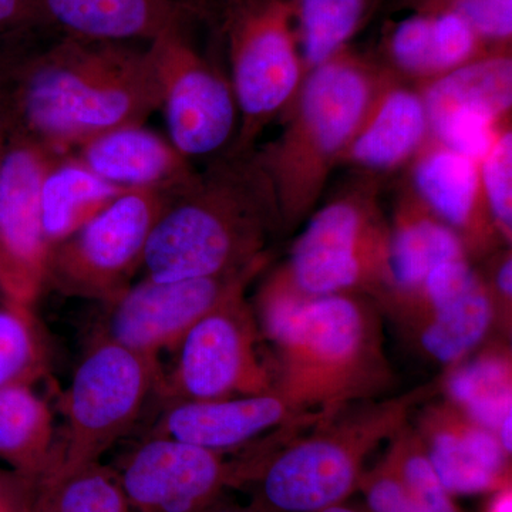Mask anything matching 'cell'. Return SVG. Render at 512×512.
Returning <instances> with one entry per match:
<instances>
[{
	"instance_id": "1",
	"label": "cell",
	"mask_w": 512,
	"mask_h": 512,
	"mask_svg": "<svg viewBox=\"0 0 512 512\" xmlns=\"http://www.w3.org/2000/svg\"><path fill=\"white\" fill-rule=\"evenodd\" d=\"M56 35V33H53ZM26 37L0 64V114L8 134L66 156L114 128L161 109L150 45L57 33Z\"/></svg>"
},
{
	"instance_id": "2",
	"label": "cell",
	"mask_w": 512,
	"mask_h": 512,
	"mask_svg": "<svg viewBox=\"0 0 512 512\" xmlns=\"http://www.w3.org/2000/svg\"><path fill=\"white\" fill-rule=\"evenodd\" d=\"M281 227L255 150H228L171 190L144 252V278L171 282L264 269Z\"/></svg>"
},
{
	"instance_id": "3",
	"label": "cell",
	"mask_w": 512,
	"mask_h": 512,
	"mask_svg": "<svg viewBox=\"0 0 512 512\" xmlns=\"http://www.w3.org/2000/svg\"><path fill=\"white\" fill-rule=\"evenodd\" d=\"M387 67L346 47L303 77L282 111V130L256 151L274 191L281 227L295 229L320 198L355 137Z\"/></svg>"
},
{
	"instance_id": "4",
	"label": "cell",
	"mask_w": 512,
	"mask_h": 512,
	"mask_svg": "<svg viewBox=\"0 0 512 512\" xmlns=\"http://www.w3.org/2000/svg\"><path fill=\"white\" fill-rule=\"evenodd\" d=\"M269 345L275 390L303 413L335 416L392 382L382 320L367 296L309 298Z\"/></svg>"
},
{
	"instance_id": "5",
	"label": "cell",
	"mask_w": 512,
	"mask_h": 512,
	"mask_svg": "<svg viewBox=\"0 0 512 512\" xmlns=\"http://www.w3.org/2000/svg\"><path fill=\"white\" fill-rule=\"evenodd\" d=\"M376 177L339 191L306 220L282 266L309 298L370 296L382 303L390 289V225L380 204Z\"/></svg>"
},
{
	"instance_id": "6",
	"label": "cell",
	"mask_w": 512,
	"mask_h": 512,
	"mask_svg": "<svg viewBox=\"0 0 512 512\" xmlns=\"http://www.w3.org/2000/svg\"><path fill=\"white\" fill-rule=\"evenodd\" d=\"M434 394L431 384L394 399L345 410L319 421L269 463L266 501L286 512H319L339 503L355 483L360 458L407 426L414 407Z\"/></svg>"
},
{
	"instance_id": "7",
	"label": "cell",
	"mask_w": 512,
	"mask_h": 512,
	"mask_svg": "<svg viewBox=\"0 0 512 512\" xmlns=\"http://www.w3.org/2000/svg\"><path fill=\"white\" fill-rule=\"evenodd\" d=\"M227 36L238 130L229 150H255L305 77L292 0H217Z\"/></svg>"
},
{
	"instance_id": "8",
	"label": "cell",
	"mask_w": 512,
	"mask_h": 512,
	"mask_svg": "<svg viewBox=\"0 0 512 512\" xmlns=\"http://www.w3.org/2000/svg\"><path fill=\"white\" fill-rule=\"evenodd\" d=\"M163 384L158 357L97 338L63 394L57 473L100 463L136 427L151 399L161 397Z\"/></svg>"
},
{
	"instance_id": "9",
	"label": "cell",
	"mask_w": 512,
	"mask_h": 512,
	"mask_svg": "<svg viewBox=\"0 0 512 512\" xmlns=\"http://www.w3.org/2000/svg\"><path fill=\"white\" fill-rule=\"evenodd\" d=\"M171 191L127 190L72 235L49 248L45 286L110 302L143 266L148 238Z\"/></svg>"
},
{
	"instance_id": "10",
	"label": "cell",
	"mask_w": 512,
	"mask_h": 512,
	"mask_svg": "<svg viewBox=\"0 0 512 512\" xmlns=\"http://www.w3.org/2000/svg\"><path fill=\"white\" fill-rule=\"evenodd\" d=\"M261 342L245 291L234 293L181 339L173 370L164 375L161 399L215 400L275 390L274 366Z\"/></svg>"
},
{
	"instance_id": "11",
	"label": "cell",
	"mask_w": 512,
	"mask_h": 512,
	"mask_svg": "<svg viewBox=\"0 0 512 512\" xmlns=\"http://www.w3.org/2000/svg\"><path fill=\"white\" fill-rule=\"evenodd\" d=\"M184 26L148 45L160 80L168 140L192 163L227 151L237 136L239 116L229 77L192 45Z\"/></svg>"
},
{
	"instance_id": "12",
	"label": "cell",
	"mask_w": 512,
	"mask_h": 512,
	"mask_svg": "<svg viewBox=\"0 0 512 512\" xmlns=\"http://www.w3.org/2000/svg\"><path fill=\"white\" fill-rule=\"evenodd\" d=\"M29 138L8 134L0 157V295L33 306L46 278L49 248L40 191L57 158Z\"/></svg>"
},
{
	"instance_id": "13",
	"label": "cell",
	"mask_w": 512,
	"mask_h": 512,
	"mask_svg": "<svg viewBox=\"0 0 512 512\" xmlns=\"http://www.w3.org/2000/svg\"><path fill=\"white\" fill-rule=\"evenodd\" d=\"M261 271L171 282L144 278L106 303L103 328L97 338L148 356L174 352L202 316L234 293L245 291Z\"/></svg>"
},
{
	"instance_id": "14",
	"label": "cell",
	"mask_w": 512,
	"mask_h": 512,
	"mask_svg": "<svg viewBox=\"0 0 512 512\" xmlns=\"http://www.w3.org/2000/svg\"><path fill=\"white\" fill-rule=\"evenodd\" d=\"M113 471L130 512H202L227 476L221 453L156 434Z\"/></svg>"
},
{
	"instance_id": "15",
	"label": "cell",
	"mask_w": 512,
	"mask_h": 512,
	"mask_svg": "<svg viewBox=\"0 0 512 512\" xmlns=\"http://www.w3.org/2000/svg\"><path fill=\"white\" fill-rule=\"evenodd\" d=\"M326 419L329 417L295 409L282 394L271 390L225 399L165 402L160 419L148 434L224 453L271 431L313 426Z\"/></svg>"
},
{
	"instance_id": "16",
	"label": "cell",
	"mask_w": 512,
	"mask_h": 512,
	"mask_svg": "<svg viewBox=\"0 0 512 512\" xmlns=\"http://www.w3.org/2000/svg\"><path fill=\"white\" fill-rule=\"evenodd\" d=\"M407 183L456 232L471 261L507 247L491 217L473 158L430 136L409 165Z\"/></svg>"
},
{
	"instance_id": "17",
	"label": "cell",
	"mask_w": 512,
	"mask_h": 512,
	"mask_svg": "<svg viewBox=\"0 0 512 512\" xmlns=\"http://www.w3.org/2000/svg\"><path fill=\"white\" fill-rule=\"evenodd\" d=\"M430 136L420 87L387 69L340 164L370 177L394 173L409 167Z\"/></svg>"
},
{
	"instance_id": "18",
	"label": "cell",
	"mask_w": 512,
	"mask_h": 512,
	"mask_svg": "<svg viewBox=\"0 0 512 512\" xmlns=\"http://www.w3.org/2000/svg\"><path fill=\"white\" fill-rule=\"evenodd\" d=\"M74 151L94 174L124 190L171 191L195 173L191 161L168 138L144 124L106 131Z\"/></svg>"
},
{
	"instance_id": "19",
	"label": "cell",
	"mask_w": 512,
	"mask_h": 512,
	"mask_svg": "<svg viewBox=\"0 0 512 512\" xmlns=\"http://www.w3.org/2000/svg\"><path fill=\"white\" fill-rule=\"evenodd\" d=\"M421 419L426 456L448 493L476 494L493 487L507 453L493 431L477 426L448 402Z\"/></svg>"
},
{
	"instance_id": "20",
	"label": "cell",
	"mask_w": 512,
	"mask_h": 512,
	"mask_svg": "<svg viewBox=\"0 0 512 512\" xmlns=\"http://www.w3.org/2000/svg\"><path fill=\"white\" fill-rule=\"evenodd\" d=\"M389 225L390 289L382 302L386 308L417 291L437 265L468 258L460 237L421 201L407 181L397 194Z\"/></svg>"
},
{
	"instance_id": "21",
	"label": "cell",
	"mask_w": 512,
	"mask_h": 512,
	"mask_svg": "<svg viewBox=\"0 0 512 512\" xmlns=\"http://www.w3.org/2000/svg\"><path fill=\"white\" fill-rule=\"evenodd\" d=\"M64 35L109 42H153L184 26L192 8L181 0H43Z\"/></svg>"
},
{
	"instance_id": "22",
	"label": "cell",
	"mask_w": 512,
	"mask_h": 512,
	"mask_svg": "<svg viewBox=\"0 0 512 512\" xmlns=\"http://www.w3.org/2000/svg\"><path fill=\"white\" fill-rule=\"evenodd\" d=\"M399 319L410 329L421 352L447 369L476 352L497 323L480 272L477 281L463 292L419 306Z\"/></svg>"
},
{
	"instance_id": "23",
	"label": "cell",
	"mask_w": 512,
	"mask_h": 512,
	"mask_svg": "<svg viewBox=\"0 0 512 512\" xmlns=\"http://www.w3.org/2000/svg\"><path fill=\"white\" fill-rule=\"evenodd\" d=\"M0 463L37 481H45L59 470L55 417L35 384L0 390Z\"/></svg>"
},
{
	"instance_id": "24",
	"label": "cell",
	"mask_w": 512,
	"mask_h": 512,
	"mask_svg": "<svg viewBox=\"0 0 512 512\" xmlns=\"http://www.w3.org/2000/svg\"><path fill=\"white\" fill-rule=\"evenodd\" d=\"M429 121L447 113L511 119V49L487 55L420 86Z\"/></svg>"
},
{
	"instance_id": "25",
	"label": "cell",
	"mask_w": 512,
	"mask_h": 512,
	"mask_svg": "<svg viewBox=\"0 0 512 512\" xmlns=\"http://www.w3.org/2000/svg\"><path fill=\"white\" fill-rule=\"evenodd\" d=\"M126 191L104 181L72 154L57 158L40 191L47 248L72 235Z\"/></svg>"
},
{
	"instance_id": "26",
	"label": "cell",
	"mask_w": 512,
	"mask_h": 512,
	"mask_svg": "<svg viewBox=\"0 0 512 512\" xmlns=\"http://www.w3.org/2000/svg\"><path fill=\"white\" fill-rule=\"evenodd\" d=\"M447 370L446 379L440 384L447 402L497 436L501 421L512 413L510 350L490 346Z\"/></svg>"
},
{
	"instance_id": "27",
	"label": "cell",
	"mask_w": 512,
	"mask_h": 512,
	"mask_svg": "<svg viewBox=\"0 0 512 512\" xmlns=\"http://www.w3.org/2000/svg\"><path fill=\"white\" fill-rule=\"evenodd\" d=\"M379 3L380 0H292L306 73L349 47Z\"/></svg>"
},
{
	"instance_id": "28",
	"label": "cell",
	"mask_w": 512,
	"mask_h": 512,
	"mask_svg": "<svg viewBox=\"0 0 512 512\" xmlns=\"http://www.w3.org/2000/svg\"><path fill=\"white\" fill-rule=\"evenodd\" d=\"M36 512H130L116 474L101 463L42 481Z\"/></svg>"
},
{
	"instance_id": "29",
	"label": "cell",
	"mask_w": 512,
	"mask_h": 512,
	"mask_svg": "<svg viewBox=\"0 0 512 512\" xmlns=\"http://www.w3.org/2000/svg\"><path fill=\"white\" fill-rule=\"evenodd\" d=\"M47 370V349L32 306L0 301V390L36 384Z\"/></svg>"
},
{
	"instance_id": "30",
	"label": "cell",
	"mask_w": 512,
	"mask_h": 512,
	"mask_svg": "<svg viewBox=\"0 0 512 512\" xmlns=\"http://www.w3.org/2000/svg\"><path fill=\"white\" fill-rule=\"evenodd\" d=\"M383 49L384 66L406 82L420 87L443 76L429 9L417 8L413 15L392 23L384 33Z\"/></svg>"
},
{
	"instance_id": "31",
	"label": "cell",
	"mask_w": 512,
	"mask_h": 512,
	"mask_svg": "<svg viewBox=\"0 0 512 512\" xmlns=\"http://www.w3.org/2000/svg\"><path fill=\"white\" fill-rule=\"evenodd\" d=\"M481 184L495 227L505 244L512 237V128L501 131L493 147L481 158Z\"/></svg>"
},
{
	"instance_id": "32",
	"label": "cell",
	"mask_w": 512,
	"mask_h": 512,
	"mask_svg": "<svg viewBox=\"0 0 512 512\" xmlns=\"http://www.w3.org/2000/svg\"><path fill=\"white\" fill-rule=\"evenodd\" d=\"M397 444L403 451L402 481L412 501L413 512H456L448 491L434 473L426 451L421 450L420 436L409 424L400 431ZM397 439V436H396Z\"/></svg>"
},
{
	"instance_id": "33",
	"label": "cell",
	"mask_w": 512,
	"mask_h": 512,
	"mask_svg": "<svg viewBox=\"0 0 512 512\" xmlns=\"http://www.w3.org/2000/svg\"><path fill=\"white\" fill-rule=\"evenodd\" d=\"M417 6L454 10L493 50L511 49L512 0H420Z\"/></svg>"
},
{
	"instance_id": "34",
	"label": "cell",
	"mask_w": 512,
	"mask_h": 512,
	"mask_svg": "<svg viewBox=\"0 0 512 512\" xmlns=\"http://www.w3.org/2000/svg\"><path fill=\"white\" fill-rule=\"evenodd\" d=\"M57 32L43 0H0V39Z\"/></svg>"
},
{
	"instance_id": "35",
	"label": "cell",
	"mask_w": 512,
	"mask_h": 512,
	"mask_svg": "<svg viewBox=\"0 0 512 512\" xmlns=\"http://www.w3.org/2000/svg\"><path fill=\"white\" fill-rule=\"evenodd\" d=\"M487 265L480 272L491 301L494 303L497 323L510 332L512 306V255L510 247L497 249L488 255Z\"/></svg>"
},
{
	"instance_id": "36",
	"label": "cell",
	"mask_w": 512,
	"mask_h": 512,
	"mask_svg": "<svg viewBox=\"0 0 512 512\" xmlns=\"http://www.w3.org/2000/svg\"><path fill=\"white\" fill-rule=\"evenodd\" d=\"M42 481L0 467V512H36Z\"/></svg>"
},
{
	"instance_id": "37",
	"label": "cell",
	"mask_w": 512,
	"mask_h": 512,
	"mask_svg": "<svg viewBox=\"0 0 512 512\" xmlns=\"http://www.w3.org/2000/svg\"><path fill=\"white\" fill-rule=\"evenodd\" d=\"M373 512H413L412 501L402 480L380 477L367 494Z\"/></svg>"
},
{
	"instance_id": "38",
	"label": "cell",
	"mask_w": 512,
	"mask_h": 512,
	"mask_svg": "<svg viewBox=\"0 0 512 512\" xmlns=\"http://www.w3.org/2000/svg\"><path fill=\"white\" fill-rule=\"evenodd\" d=\"M491 512H512V495L511 491H504L498 495L494 501L493 510Z\"/></svg>"
},
{
	"instance_id": "39",
	"label": "cell",
	"mask_w": 512,
	"mask_h": 512,
	"mask_svg": "<svg viewBox=\"0 0 512 512\" xmlns=\"http://www.w3.org/2000/svg\"><path fill=\"white\" fill-rule=\"evenodd\" d=\"M23 37L29 36L8 37V39H0V64H2L3 59H5L6 53H8V50L10 49V47H12L13 43L18 42V40L23 39Z\"/></svg>"
},
{
	"instance_id": "40",
	"label": "cell",
	"mask_w": 512,
	"mask_h": 512,
	"mask_svg": "<svg viewBox=\"0 0 512 512\" xmlns=\"http://www.w3.org/2000/svg\"><path fill=\"white\" fill-rule=\"evenodd\" d=\"M6 137H8V130H6L5 120L0 114V157H2L3 147H5Z\"/></svg>"
},
{
	"instance_id": "41",
	"label": "cell",
	"mask_w": 512,
	"mask_h": 512,
	"mask_svg": "<svg viewBox=\"0 0 512 512\" xmlns=\"http://www.w3.org/2000/svg\"><path fill=\"white\" fill-rule=\"evenodd\" d=\"M319 512H355L352 510H348V508L336 507V505H332V507L325 508V510Z\"/></svg>"
}]
</instances>
